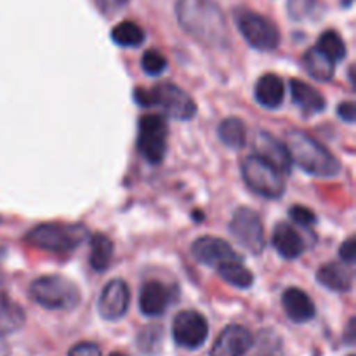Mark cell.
I'll use <instances>...</instances> for the list:
<instances>
[{
	"instance_id": "obj_1",
	"label": "cell",
	"mask_w": 356,
	"mask_h": 356,
	"mask_svg": "<svg viewBox=\"0 0 356 356\" xmlns=\"http://www.w3.org/2000/svg\"><path fill=\"white\" fill-rule=\"evenodd\" d=\"M176 17L179 26L205 47L229 45V24L216 0H177Z\"/></svg>"
},
{
	"instance_id": "obj_2",
	"label": "cell",
	"mask_w": 356,
	"mask_h": 356,
	"mask_svg": "<svg viewBox=\"0 0 356 356\" xmlns=\"http://www.w3.org/2000/svg\"><path fill=\"white\" fill-rule=\"evenodd\" d=\"M285 145L291 153L292 163L301 167L309 176L329 179L341 172V162L337 156L305 131H289Z\"/></svg>"
},
{
	"instance_id": "obj_3",
	"label": "cell",
	"mask_w": 356,
	"mask_h": 356,
	"mask_svg": "<svg viewBox=\"0 0 356 356\" xmlns=\"http://www.w3.org/2000/svg\"><path fill=\"white\" fill-rule=\"evenodd\" d=\"M31 301L52 312H70L80 302V289L61 275H45L30 285Z\"/></svg>"
},
{
	"instance_id": "obj_4",
	"label": "cell",
	"mask_w": 356,
	"mask_h": 356,
	"mask_svg": "<svg viewBox=\"0 0 356 356\" xmlns=\"http://www.w3.org/2000/svg\"><path fill=\"white\" fill-rule=\"evenodd\" d=\"M87 236L82 225H63V222H45L38 225L26 235V242L38 250L52 254H66L83 242Z\"/></svg>"
},
{
	"instance_id": "obj_5",
	"label": "cell",
	"mask_w": 356,
	"mask_h": 356,
	"mask_svg": "<svg viewBox=\"0 0 356 356\" xmlns=\"http://www.w3.org/2000/svg\"><path fill=\"white\" fill-rule=\"evenodd\" d=\"M238 31L250 47L257 51H273L280 44V30L271 19L250 9H238L235 13Z\"/></svg>"
},
{
	"instance_id": "obj_6",
	"label": "cell",
	"mask_w": 356,
	"mask_h": 356,
	"mask_svg": "<svg viewBox=\"0 0 356 356\" xmlns=\"http://www.w3.org/2000/svg\"><path fill=\"white\" fill-rule=\"evenodd\" d=\"M242 176L254 193L264 198H280L285 191L284 174L257 155H250L242 163Z\"/></svg>"
},
{
	"instance_id": "obj_7",
	"label": "cell",
	"mask_w": 356,
	"mask_h": 356,
	"mask_svg": "<svg viewBox=\"0 0 356 356\" xmlns=\"http://www.w3.org/2000/svg\"><path fill=\"white\" fill-rule=\"evenodd\" d=\"M169 127L163 117L148 113L139 118L138 149L143 159L152 165H159L165 159Z\"/></svg>"
},
{
	"instance_id": "obj_8",
	"label": "cell",
	"mask_w": 356,
	"mask_h": 356,
	"mask_svg": "<svg viewBox=\"0 0 356 356\" xmlns=\"http://www.w3.org/2000/svg\"><path fill=\"white\" fill-rule=\"evenodd\" d=\"M149 96H152V106H160L163 113L174 120L186 122L197 115L195 99L176 83H159L153 89H149Z\"/></svg>"
},
{
	"instance_id": "obj_9",
	"label": "cell",
	"mask_w": 356,
	"mask_h": 356,
	"mask_svg": "<svg viewBox=\"0 0 356 356\" xmlns=\"http://www.w3.org/2000/svg\"><path fill=\"white\" fill-rule=\"evenodd\" d=\"M233 238L250 254H261L264 249V226L259 214L249 207L236 209L229 222Z\"/></svg>"
},
{
	"instance_id": "obj_10",
	"label": "cell",
	"mask_w": 356,
	"mask_h": 356,
	"mask_svg": "<svg viewBox=\"0 0 356 356\" xmlns=\"http://www.w3.org/2000/svg\"><path fill=\"white\" fill-rule=\"evenodd\" d=\"M172 337L177 346L198 350L209 337L207 318L195 309L179 312L172 322Z\"/></svg>"
},
{
	"instance_id": "obj_11",
	"label": "cell",
	"mask_w": 356,
	"mask_h": 356,
	"mask_svg": "<svg viewBox=\"0 0 356 356\" xmlns=\"http://www.w3.org/2000/svg\"><path fill=\"white\" fill-rule=\"evenodd\" d=\"M131 305V289L120 278H113L103 287L97 302L101 318L108 322H117L124 318Z\"/></svg>"
},
{
	"instance_id": "obj_12",
	"label": "cell",
	"mask_w": 356,
	"mask_h": 356,
	"mask_svg": "<svg viewBox=\"0 0 356 356\" xmlns=\"http://www.w3.org/2000/svg\"><path fill=\"white\" fill-rule=\"evenodd\" d=\"M191 256L204 266L218 268L228 261H238L240 256L235 252L226 240L218 236H200L191 245Z\"/></svg>"
},
{
	"instance_id": "obj_13",
	"label": "cell",
	"mask_w": 356,
	"mask_h": 356,
	"mask_svg": "<svg viewBox=\"0 0 356 356\" xmlns=\"http://www.w3.org/2000/svg\"><path fill=\"white\" fill-rule=\"evenodd\" d=\"M256 155L259 159H263L264 162H268L270 165H273L278 172L287 174L292 169V159L291 153H289L287 145L280 139H277L275 136H271L270 132L261 131L256 136Z\"/></svg>"
},
{
	"instance_id": "obj_14",
	"label": "cell",
	"mask_w": 356,
	"mask_h": 356,
	"mask_svg": "<svg viewBox=\"0 0 356 356\" xmlns=\"http://www.w3.org/2000/svg\"><path fill=\"white\" fill-rule=\"evenodd\" d=\"M254 337L243 325H228L216 339L211 356H243L250 350Z\"/></svg>"
},
{
	"instance_id": "obj_15",
	"label": "cell",
	"mask_w": 356,
	"mask_h": 356,
	"mask_svg": "<svg viewBox=\"0 0 356 356\" xmlns=\"http://www.w3.org/2000/svg\"><path fill=\"white\" fill-rule=\"evenodd\" d=\"M282 306L294 323H308L315 318L316 308L313 299L299 287L285 289L282 294Z\"/></svg>"
},
{
	"instance_id": "obj_16",
	"label": "cell",
	"mask_w": 356,
	"mask_h": 356,
	"mask_svg": "<svg viewBox=\"0 0 356 356\" xmlns=\"http://www.w3.org/2000/svg\"><path fill=\"white\" fill-rule=\"evenodd\" d=\"M170 305V291L159 280L146 282L139 292V309L145 316H162Z\"/></svg>"
},
{
	"instance_id": "obj_17",
	"label": "cell",
	"mask_w": 356,
	"mask_h": 356,
	"mask_svg": "<svg viewBox=\"0 0 356 356\" xmlns=\"http://www.w3.org/2000/svg\"><path fill=\"white\" fill-rule=\"evenodd\" d=\"M254 96H256V101L261 106L268 108V110H277L285 99L284 80L278 75H273V73H266L256 82Z\"/></svg>"
},
{
	"instance_id": "obj_18",
	"label": "cell",
	"mask_w": 356,
	"mask_h": 356,
	"mask_svg": "<svg viewBox=\"0 0 356 356\" xmlns=\"http://www.w3.org/2000/svg\"><path fill=\"white\" fill-rule=\"evenodd\" d=\"M291 94L294 104L305 115H316L325 110L327 103L322 92L316 90L313 86H309V83L302 82V80H291Z\"/></svg>"
},
{
	"instance_id": "obj_19",
	"label": "cell",
	"mask_w": 356,
	"mask_h": 356,
	"mask_svg": "<svg viewBox=\"0 0 356 356\" xmlns=\"http://www.w3.org/2000/svg\"><path fill=\"white\" fill-rule=\"evenodd\" d=\"M271 242L284 259H298L305 252V242L289 222H278L275 226Z\"/></svg>"
},
{
	"instance_id": "obj_20",
	"label": "cell",
	"mask_w": 356,
	"mask_h": 356,
	"mask_svg": "<svg viewBox=\"0 0 356 356\" xmlns=\"http://www.w3.org/2000/svg\"><path fill=\"white\" fill-rule=\"evenodd\" d=\"M316 280L332 292H348L353 287V273L344 263H329L322 266L316 273Z\"/></svg>"
},
{
	"instance_id": "obj_21",
	"label": "cell",
	"mask_w": 356,
	"mask_h": 356,
	"mask_svg": "<svg viewBox=\"0 0 356 356\" xmlns=\"http://www.w3.org/2000/svg\"><path fill=\"white\" fill-rule=\"evenodd\" d=\"M305 68L308 72V75L312 79L318 80V82H329L334 79V73H336V63L332 59L327 58L323 52H320L318 49L313 47L309 49L305 54Z\"/></svg>"
},
{
	"instance_id": "obj_22",
	"label": "cell",
	"mask_w": 356,
	"mask_h": 356,
	"mask_svg": "<svg viewBox=\"0 0 356 356\" xmlns=\"http://www.w3.org/2000/svg\"><path fill=\"white\" fill-rule=\"evenodd\" d=\"M113 242L110 240V236L103 235V233H96L90 236L89 263L94 270L106 271L113 259Z\"/></svg>"
},
{
	"instance_id": "obj_23",
	"label": "cell",
	"mask_w": 356,
	"mask_h": 356,
	"mask_svg": "<svg viewBox=\"0 0 356 356\" xmlns=\"http://www.w3.org/2000/svg\"><path fill=\"white\" fill-rule=\"evenodd\" d=\"M216 270H218L219 277H221L226 284L232 285V287L242 289V291L252 287L254 284L252 271H250L247 266H243L240 259L228 261V263L221 264V266H218Z\"/></svg>"
},
{
	"instance_id": "obj_24",
	"label": "cell",
	"mask_w": 356,
	"mask_h": 356,
	"mask_svg": "<svg viewBox=\"0 0 356 356\" xmlns=\"http://www.w3.org/2000/svg\"><path fill=\"white\" fill-rule=\"evenodd\" d=\"M218 134H219V139H221L228 148L240 149L245 146L247 129L242 118L238 117L225 118V120L221 122V125H219Z\"/></svg>"
},
{
	"instance_id": "obj_25",
	"label": "cell",
	"mask_w": 356,
	"mask_h": 356,
	"mask_svg": "<svg viewBox=\"0 0 356 356\" xmlns=\"http://www.w3.org/2000/svg\"><path fill=\"white\" fill-rule=\"evenodd\" d=\"M24 322V312L19 305L0 292V334H10L19 329Z\"/></svg>"
},
{
	"instance_id": "obj_26",
	"label": "cell",
	"mask_w": 356,
	"mask_h": 356,
	"mask_svg": "<svg viewBox=\"0 0 356 356\" xmlns=\"http://www.w3.org/2000/svg\"><path fill=\"white\" fill-rule=\"evenodd\" d=\"M145 38V30L134 21H122L111 30V40L120 47H138Z\"/></svg>"
},
{
	"instance_id": "obj_27",
	"label": "cell",
	"mask_w": 356,
	"mask_h": 356,
	"mask_svg": "<svg viewBox=\"0 0 356 356\" xmlns=\"http://www.w3.org/2000/svg\"><path fill=\"white\" fill-rule=\"evenodd\" d=\"M320 52L327 56L329 59H332L334 63L343 61L346 58V44L341 38V35L336 30H327L323 31L322 37L318 38V45H316Z\"/></svg>"
},
{
	"instance_id": "obj_28",
	"label": "cell",
	"mask_w": 356,
	"mask_h": 356,
	"mask_svg": "<svg viewBox=\"0 0 356 356\" xmlns=\"http://www.w3.org/2000/svg\"><path fill=\"white\" fill-rule=\"evenodd\" d=\"M162 332L163 330L159 325H149L146 329H143L138 339L139 350L146 355L156 353L160 344H162Z\"/></svg>"
},
{
	"instance_id": "obj_29",
	"label": "cell",
	"mask_w": 356,
	"mask_h": 356,
	"mask_svg": "<svg viewBox=\"0 0 356 356\" xmlns=\"http://www.w3.org/2000/svg\"><path fill=\"white\" fill-rule=\"evenodd\" d=\"M141 66L145 70L146 75L149 76H159L165 72L167 68V58L162 54V52L155 51V49H149L143 54Z\"/></svg>"
},
{
	"instance_id": "obj_30",
	"label": "cell",
	"mask_w": 356,
	"mask_h": 356,
	"mask_svg": "<svg viewBox=\"0 0 356 356\" xmlns=\"http://www.w3.org/2000/svg\"><path fill=\"white\" fill-rule=\"evenodd\" d=\"M318 0H287V13L291 19L305 21L306 17L313 16Z\"/></svg>"
},
{
	"instance_id": "obj_31",
	"label": "cell",
	"mask_w": 356,
	"mask_h": 356,
	"mask_svg": "<svg viewBox=\"0 0 356 356\" xmlns=\"http://www.w3.org/2000/svg\"><path fill=\"white\" fill-rule=\"evenodd\" d=\"M291 219L294 222H298V225L301 226H313L316 222V216L315 212L312 211V209L305 207V205H294V207L291 209Z\"/></svg>"
},
{
	"instance_id": "obj_32",
	"label": "cell",
	"mask_w": 356,
	"mask_h": 356,
	"mask_svg": "<svg viewBox=\"0 0 356 356\" xmlns=\"http://www.w3.org/2000/svg\"><path fill=\"white\" fill-rule=\"evenodd\" d=\"M68 356H103L97 344L94 343H79L70 350Z\"/></svg>"
},
{
	"instance_id": "obj_33",
	"label": "cell",
	"mask_w": 356,
	"mask_h": 356,
	"mask_svg": "<svg viewBox=\"0 0 356 356\" xmlns=\"http://www.w3.org/2000/svg\"><path fill=\"white\" fill-rule=\"evenodd\" d=\"M339 257L343 259L344 264H353L355 263V259H356V243H355L353 236H351V238H348L346 242L341 245Z\"/></svg>"
},
{
	"instance_id": "obj_34",
	"label": "cell",
	"mask_w": 356,
	"mask_h": 356,
	"mask_svg": "<svg viewBox=\"0 0 356 356\" xmlns=\"http://www.w3.org/2000/svg\"><path fill=\"white\" fill-rule=\"evenodd\" d=\"M337 115H339L344 122H348V124H353L356 117L353 101H344V103H341L339 106H337Z\"/></svg>"
},
{
	"instance_id": "obj_35",
	"label": "cell",
	"mask_w": 356,
	"mask_h": 356,
	"mask_svg": "<svg viewBox=\"0 0 356 356\" xmlns=\"http://www.w3.org/2000/svg\"><path fill=\"white\" fill-rule=\"evenodd\" d=\"M110 356H125L124 353H118V351H115V353H111Z\"/></svg>"
},
{
	"instance_id": "obj_36",
	"label": "cell",
	"mask_w": 356,
	"mask_h": 356,
	"mask_svg": "<svg viewBox=\"0 0 356 356\" xmlns=\"http://www.w3.org/2000/svg\"><path fill=\"white\" fill-rule=\"evenodd\" d=\"M117 2H118V3H127L129 0H117Z\"/></svg>"
},
{
	"instance_id": "obj_37",
	"label": "cell",
	"mask_w": 356,
	"mask_h": 356,
	"mask_svg": "<svg viewBox=\"0 0 356 356\" xmlns=\"http://www.w3.org/2000/svg\"><path fill=\"white\" fill-rule=\"evenodd\" d=\"M350 356H355V355H350Z\"/></svg>"
}]
</instances>
